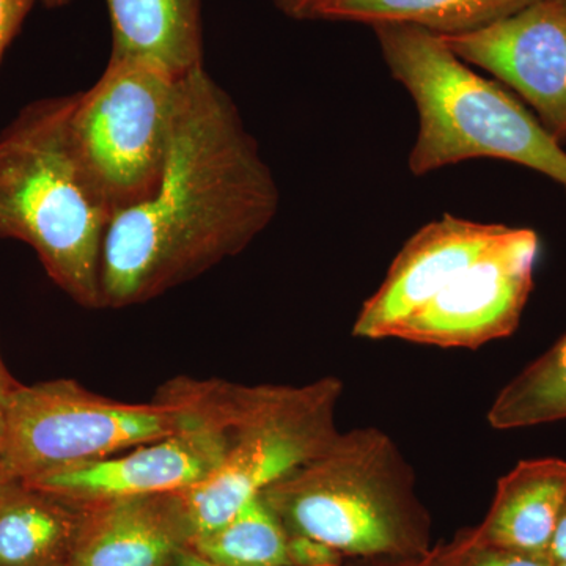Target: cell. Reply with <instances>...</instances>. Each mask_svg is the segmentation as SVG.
<instances>
[{
    "label": "cell",
    "instance_id": "cell-24",
    "mask_svg": "<svg viewBox=\"0 0 566 566\" xmlns=\"http://www.w3.org/2000/svg\"><path fill=\"white\" fill-rule=\"evenodd\" d=\"M547 556L553 558L554 564H566V497L558 515L556 531L551 539Z\"/></svg>",
    "mask_w": 566,
    "mask_h": 566
},
{
    "label": "cell",
    "instance_id": "cell-16",
    "mask_svg": "<svg viewBox=\"0 0 566 566\" xmlns=\"http://www.w3.org/2000/svg\"><path fill=\"white\" fill-rule=\"evenodd\" d=\"M535 0H326L312 20L412 25L436 35L486 28Z\"/></svg>",
    "mask_w": 566,
    "mask_h": 566
},
{
    "label": "cell",
    "instance_id": "cell-20",
    "mask_svg": "<svg viewBox=\"0 0 566 566\" xmlns=\"http://www.w3.org/2000/svg\"><path fill=\"white\" fill-rule=\"evenodd\" d=\"M290 566H345L346 557L335 547L303 534H289Z\"/></svg>",
    "mask_w": 566,
    "mask_h": 566
},
{
    "label": "cell",
    "instance_id": "cell-25",
    "mask_svg": "<svg viewBox=\"0 0 566 566\" xmlns=\"http://www.w3.org/2000/svg\"><path fill=\"white\" fill-rule=\"evenodd\" d=\"M170 566H223L211 562L210 558L203 557L202 554L197 553L191 546L181 547L175 556Z\"/></svg>",
    "mask_w": 566,
    "mask_h": 566
},
{
    "label": "cell",
    "instance_id": "cell-29",
    "mask_svg": "<svg viewBox=\"0 0 566 566\" xmlns=\"http://www.w3.org/2000/svg\"><path fill=\"white\" fill-rule=\"evenodd\" d=\"M556 566H566V564H556Z\"/></svg>",
    "mask_w": 566,
    "mask_h": 566
},
{
    "label": "cell",
    "instance_id": "cell-23",
    "mask_svg": "<svg viewBox=\"0 0 566 566\" xmlns=\"http://www.w3.org/2000/svg\"><path fill=\"white\" fill-rule=\"evenodd\" d=\"M279 11L297 21L312 20L315 10L326 0H273Z\"/></svg>",
    "mask_w": 566,
    "mask_h": 566
},
{
    "label": "cell",
    "instance_id": "cell-30",
    "mask_svg": "<svg viewBox=\"0 0 566 566\" xmlns=\"http://www.w3.org/2000/svg\"><path fill=\"white\" fill-rule=\"evenodd\" d=\"M565 2H566V0H565Z\"/></svg>",
    "mask_w": 566,
    "mask_h": 566
},
{
    "label": "cell",
    "instance_id": "cell-9",
    "mask_svg": "<svg viewBox=\"0 0 566 566\" xmlns=\"http://www.w3.org/2000/svg\"><path fill=\"white\" fill-rule=\"evenodd\" d=\"M538 252L535 230L509 227L431 303L406 319L394 338L438 348L476 349L510 337L534 290Z\"/></svg>",
    "mask_w": 566,
    "mask_h": 566
},
{
    "label": "cell",
    "instance_id": "cell-18",
    "mask_svg": "<svg viewBox=\"0 0 566 566\" xmlns=\"http://www.w3.org/2000/svg\"><path fill=\"white\" fill-rule=\"evenodd\" d=\"M289 534L256 495L221 527L192 536L189 546L223 566H290Z\"/></svg>",
    "mask_w": 566,
    "mask_h": 566
},
{
    "label": "cell",
    "instance_id": "cell-26",
    "mask_svg": "<svg viewBox=\"0 0 566 566\" xmlns=\"http://www.w3.org/2000/svg\"><path fill=\"white\" fill-rule=\"evenodd\" d=\"M352 566H424L423 558H376V560H359Z\"/></svg>",
    "mask_w": 566,
    "mask_h": 566
},
{
    "label": "cell",
    "instance_id": "cell-22",
    "mask_svg": "<svg viewBox=\"0 0 566 566\" xmlns=\"http://www.w3.org/2000/svg\"><path fill=\"white\" fill-rule=\"evenodd\" d=\"M18 385L20 382L14 381L13 376L7 370L0 354V455H2L3 436H6L7 412H9L11 395Z\"/></svg>",
    "mask_w": 566,
    "mask_h": 566
},
{
    "label": "cell",
    "instance_id": "cell-4",
    "mask_svg": "<svg viewBox=\"0 0 566 566\" xmlns=\"http://www.w3.org/2000/svg\"><path fill=\"white\" fill-rule=\"evenodd\" d=\"M374 29L387 69L419 112L409 155L416 177L494 158L546 175L566 191V151L512 93L469 69L436 33L401 24Z\"/></svg>",
    "mask_w": 566,
    "mask_h": 566
},
{
    "label": "cell",
    "instance_id": "cell-13",
    "mask_svg": "<svg viewBox=\"0 0 566 566\" xmlns=\"http://www.w3.org/2000/svg\"><path fill=\"white\" fill-rule=\"evenodd\" d=\"M565 497V460L521 461L499 480L483 523L468 532L486 545L547 556Z\"/></svg>",
    "mask_w": 566,
    "mask_h": 566
},
{
    "label": "cell",
    "instance_id": "cell-27",
    "mask_svg": "<svg viewBox=\"0 0 566 566\" xmlns=\"http://www.w3.org/2000/svg\"><path fill=\"white\" fill-rule=\"evenodd\" d=\"M17 482L13 476L9 475V472L0 465V495L6 493L7 488L11 485V483Z\"/></svg>",
    "mask_w": 566,
    "mask_h": 566
},
{
    "label": "cell",
    "instance_id": "cell-1",
    "mask_svg": "<svg viewBox=\"0 0 566 566\" xmlns=\"http://www.w3.org/2000/svg\"><path fill=\"white\" fill-rule=\"evenodd\" d=\"M279 205L277 182L232 96L205 66L192 71L158 189L107 227L103 308L148 303L237 256Z\"/></svg>",
    "mask_w": 566,
    "mask_h": 566
},
{
    "label": "cell",
    "instance_id": "cell-2",
    "mask_svg": "<svg viewBox=\"0 0 566 566\" xmlns=\"http://www.w3.org/2000/svg\"><path fill=\"white\" fill-rule=\"evenodd\" d=\"M74 102L76 93L35 99L0 132V240L31 245L74 303L103 308L99 275L112 212L74 151Z\"/></svg>",
    "mask_w": 566,
    "mask_h": 566
},
{
    "label": "cell",
    "instance_id": "cell-3",
    "mask_svg": "<svg viewBox=\"0 0 566 566\" xmlns=\"http://www.w3.org/2000/svg\"><path fill=\"white\" fill-rule=\"evenodd\" d=\"M286 534H303L346 558H423L430 517L411 464L386 431H340L322 455L262 494Z\"/></svg>",
    "mask_w": 566,
    "mask_h": 566
},
{
    "label": "cell",
    "instance_id": "cell-19",
    "mask_svg": "<svg viewBox=\"0 0 566 566\" xmlns=\"http://www.w3.org/2000/svg\"><path fill=\"white\" fill-rule=\"evenodd\" d=\"M424 566H556L549 556L521 553L486 543L476 542L468 531L453 542L431 547Z\"/></svg>",
    "mask_w": 566,
    "mask_h": 566
},
{
    "label": "cell",
    "instance_id": "cell-8",
    "mask_svg": "<svg viewBox=\"0 0 566 566\" xmlns=\"http://www.w3.org/2000/svg\"><path fill=\"white\" fill-rule=\"evenodd\" d=\"M200 386L202 416L178 433L22 483L80 506L192 490L221 465L230 417V382L200 379Z\"/></svg>",
    "mask_w": 566,
    "mask_h": 566
},
{
    "label": "cell",
    "instance_id": "cell-11",
    "mask_svg": "<svg viewBox=\"0 0 566 566\" xmlns=\"http://www.w3.org/2000/svg\"><path fill=\"white\" fill-rule=\"evenodd\" d=\"M509 226L444 214L406 241L379 289L360 307L353 335L367 340L394 338L398 327L493 245Z\"/></svg>",
    "mask_w": 566,
    "mask_h": 566
},
{
    "label": "cell",
    "instance_id": "cell-14",
    "mask_svg": "<svg viewBox=\"0 0 566 566\" xmlns=\"http://www.w3.org/2000/svg\"><path fill=\"white\" fill-rule=\"evenodd\" d=\"M111 54L133 55L178 77L203 66V0H106Z\"/></svg>",
    "mask_w": 566,
    "mask_h": 566
},
{
    "label": "cell",
    "instance_id": "cell-21",
    "mask_svg": "<svg viewBox=\"0 0 566 566\" xmlns=\"http://www.w3.org/2000/svg\"><path fill=\"white\" fill-rule=\"evenodd\" d=\"M39 0H0V63Z\"/></svg>",
    "mask_w": 566,
    "mask_h": 566
},
{
    "label": "cell",
    "instance_id": "cell-12",
    "mask_svg": "<svg viewBox=\"0 0 566 566\" xmlns=\"http://www.w3.org/2000/svg\"><path fill=\"white\" fill-rule=\"evenodd\" d=\"M82 510L66 566H170L192 538L181 493L117 499Z\"/></svg>",
    "mask_w": 566,
    "mask_h": 566
},
{
    "label": "cell",
    "instance_id": "cell-7",
    "mask_svg": "<svg viewBox=\"0 0 566 566\" xmlns=\"http://www.w3.org/2000/svg\"><path fill=\"white\" fill-rule=\"evenodd\" d=\"M185 77L147 59L111 54L99 80L76 93L74 151L112 218L158 189Z\"/></svg>",
    "mask_w": 566,
    "mask_h": 566
},
{
    "label": "cell",
    "instance_id": "cell-15",
    "mask_svg": "<svg viewBox=\"0 0 566 566\" xmlns=\"http://www.w3.org/2000/svg\"><path fill=\"white\" fill-rule=\"evenodd\" d=\"M82 506L13 482L0 495V566H66Z\"/></svg>",
    "mask_w": 566,
    "mask_h": 566
},
{
    "label": "cell",
    "instance_id": "cell-6",
    "mask_svg": "<svg viewBox=\"0 0 566 566\" xmlns=\"http://www.w3.org/2000/svg\"><path fill=\"white\" fill-rule=\"evenodd\" d=\"M344 382L324 376L303 386H232L227 450L221 465L185 491L192 536L237 515L283 476L322 455L340 430L335 411Z\"/></svg>",
    "mask_w": 566,
    "mask_h": 566
},
{
    "label": "cell",
    "instance_id": "cell-17",
    "mask_svg": "<svg viewBox=\"0 0 566 566\" xmlns=\"http://www.w3.org/2000/svg\"><path fill=\"white\" fill-rule=\"evenodd\" d=\"M566 420V333L497 394L488 411L494 430Z\"/></svg>",
    "mask_w": 566,
    "mask_h": 566
},
{
    "label": "cell",
    "instance_id": "cell-10",
    "mask_svg": "<svg viewBox=\"0 0 566 566\" xmlns=\"http://www.w3.org/2000/svg\"><path fill=\"white\" fill-rule=\"evenodd\" d=\"M438 36L461 61L516 92L546 132L566 142L565 0H535L479 31Z\"/></svg>",
    "mask_w": 566,
    "mask_h": 566
},
{
    "label": "cell",
    "instance_id": "cell-5",
    "mask_svg": "<svg viewBox=\"0 0 566 566\" xmlns=\"http://www.w3.org/2000/svg\"><path fill=\"white\" fill-rule=\"evenodd\" d=\"M200 379L174 378L151 403H126L74 379L18 385L0 465L18 482L117 455L178 433L202 416Z\"/></svg>",
    "mask_w": 566,
    "mask_h": 566
},
{
    "label": "cell",
    "instance_id": "cell-28",
    "mask_svg": "<svg viewBox=\"0 0 566 566\" xmlns=\"http://www.w3.org/2000/svg\"><path fill=\"white\" fill-rule=\"evenodd\" d=\"M39 2L43 3L46 9L55 10L69 6L71 0H39Z\"/></svg>",
    "mask_w": 566,
    "mask_h": 566
}]
</instances>
